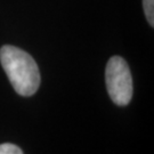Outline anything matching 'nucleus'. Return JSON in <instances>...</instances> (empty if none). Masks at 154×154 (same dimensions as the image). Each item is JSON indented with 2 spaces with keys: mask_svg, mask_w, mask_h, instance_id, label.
Segmentation results:
<instances>
[{
  "mask_svg": "<svg viewBox=\"0 0 154 154\" xmlns=\"http://www.w3.org/2000/svg\"><path fill=\"white\" fill-rule=\"evenodd\" d=\"M0 62L13 88L21 96H32L40 86V72L26 51L6 45L0 49Z\"/></svg>",
  "mask_w": 154,
  "mask_h": 154,
  "instance_id": "nucleus-1",
  "label": "nucleus"
},
{
  "mask_svg": "<svg viewBox=\"0 0 154 154\" xmlns=\"http://www.w3.org/2000/svg\"><path fill=\"white\" fill-rule=\"evenodd\" d=\"M106 88L113 103L119 106L129 104L132 97V77L127 62L120 56H113L105 70Z\"/></svg>",
  "mask_w": 154,
  "mask_h": 154,
  "instance_id": "nucleus-2",
  "label": "nucleus"
},
{
  "mask_svg": "<svg viewBox=\"0 0 154 154\" xmlns=\"http://www.w3.org/2000/svg\"><path fill=\"white\" fill-rule=\"evenodd\" d=\"M145 16L151 26L154 25V0H143Z\"/></svg>",
  "mask_w": 154,
  "mask_h": 154,
  "instance_id": "nucleus-3",
  "label": "nucleus"
},
{
  "mask_svg": "<svg viewBox=\"0 0 154 154\" xmlns=\"http://www.w3.org/2000/svg\"><path fill=\"white\" fill-rule=\"evenodd\" d=\"M0 154H23V152L16 145L5 143L0 145Z\"/></svg>",
  "mask_w": 154,
  "mask_h": 154,
  "instance_id": "nucleus-4",
  "label": "nucleus"
}]
</instances>
